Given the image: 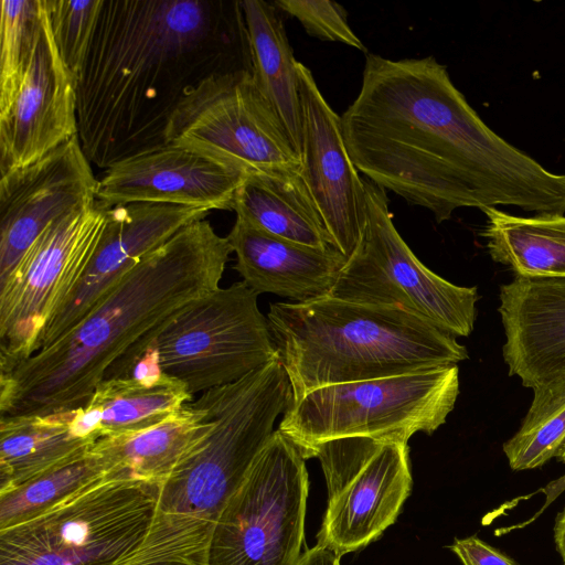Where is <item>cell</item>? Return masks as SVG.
<instances>
[{"instance_id":"6da1fadb","label":"cell","mask_w":565,"mask_h":565,"mask_svg":"<svg viewBox=\"0 0 565 565\" xmlns=\"http://www.w3.org/2000/svg\"><path fill=\"white\" fill-rule=\"evenodd\" d=\"M341 128L366 180L427 209L438 223L460 207L565 214V174L491 130L433 56L366 54L361 89Z\"/></svg>"},{"instance_id":"7a4b0ae2","label":"cell","mask_w":565,"mask_h":565,"mask_svg":"<svg viewBox=\"0 0 565 565\" xmlns=\"http://www.w3.org/2000/svg\"><path fill=\"white\" fill-rule=\"evenodd\" d=\"M253 72L241 1L104 0L77 79L83 151L99 168L164 142L203 79Z\"/></svg>"},{"instance_id":"3957f363","label":"cell","mask_w":565,"mask_h":565,"mask_svg":"<svg viewBox=\"0 0 565 565\" xmlns=\"http://www.w3.org/2000/svg\"><path fill=\"white\" fill-rule=\"evenodd\" d=\"M232 252L204 218L181 228L56 341L0 373V416L72 412L102 381L130 375L177 311L220 287Z\"/></svg>"},{"instance_id":"277c9868","label":"cell","mask_w":565,"mask_h":565,"mask_svg":"<svg viewBox=\"0 0 565 565\" xmlns=\"http://www.w3.org/2000/svg\"><path fill=\"white\" fill-rule=\"evenodd\" d=\"M193 403L214 426L160 484L147 537L122 565H207L215 525L291 406L292 390L276 358Z\"/></svg>"},{"instance_id":"5b68a950","label":"cell","mask_w":565,"mask_h":565,"mask_svg":"<svg viewBox=\"0 0 565 565\" xmlns=\"http://www.w3.org/2000/svg\"><path fill=\"white\" fill-rule=\"evenodd\" d=\"M267 319L292 403L323 386L424 372L468 359L456 337L397 308L324 296L275 302Z\"/></svg>"},{"instance_id":"8992f818","label":"cell","mask_w":565,"mask_h":565,"mask_svg":"<svg viewBox=\"0 0 565 565\" xmlns=\"http://www.w3.org/2000/svg\"><path fill=\"white\" fill-rule=\"evenodd\" d=\"M159 487L105 476L45 513L0 530V565H122L147 537Z\"/></svg>"},{"instance_id":"52a82bcc","label":"cell","mask_w":565,"mask_h":565,"mask_svg":"<svg viewBox=\"0 0 565 565\" xmlns=\"http://www.w3.org/2000/svg\"><path fill=\"white\" fill-rule=\"evenodd\" d=\"M459 395L458 365L424 372L328 385L292 403L278 429L302 456L333 439L367 437L405 440L431 435L454 409Z\"/></svg>"},{"instance_id":"ba28073f","label":"cell","mask_w":565,"mask_h":565,"mask_svg":"<svg viewBox=\"0 0 565 565\" xmlns=\"http://www.w3.org/2000/svg\"><path fill=\"white\" fill-rule=\"evenodd\" d=\"M366 223L362 238L328 296L402 309L454 337H468L476 320V287L433 273L396 231L385 190L364 179Z\"/></svg>"},{"instance_id":"9c48e42d","label":"cell","mask_w":565,"mask_h":565,"mask_svg":"<svg viewBox=\"0 0 565 565\" xmlns=\"http://www.w3.org/2000/svg\"><path fill=\"white\" fill-rule=\"evenodd\" d=\"M257 297L242 280L177 311L149 344L161 371L194 396L232 384L276 359L279 354Z\"/></svg>"},{"instance_id":"30bf717a","label":"cell","mask_w":565,"mask_h":565,"mask_svg":"<svg viewBox=\"0 0 565 565\" xmlns=\"http://www.w3.org/2000/svg\"><path fill=\"white\" fill-rule=\"evenodd\" d=\"M299 447L276 429L222 512L207 565H298L308 472Z\"/></svg>"},{"instance_id":"8fae6325","label":"cell","mask_w":565,"mask_h":565,"mask_svg":"<svg viewBox=\"0 0 565 565\" xmlns=\"http://www.w3.org/2000/svg\"><path fill=\"white\" fill-rule=\"evenodd\" d=\"M163 137L246 175L301 168L284 124L248 71L203 79L178 104Z\"/></svg>"},{"instance_id":"7c38bea8","label":"cell","mask_w":565,"mask_h":565,"mask_svg":"<svg viewBox=\"0 0 565 565\" xmlns=\"http://www.w3.org/2000/svg\"><path fill=\"white\" fill-rule=\"evenodd\" d=\"M106 212L94 201L57 218L0 282V373L38 351L47 323L96 250Z\"/></svg>"},{"instance_id":"4fadbf2b","label":"cell","mask_w":565,"mask_h":565,"mask_svg":"<svg viewBox=\"0 0 565 565\" xmlns=\"http://www.w3.org/2000/svg\"><path fill=\"white\" fill-rule=\"evenodd\" d=\"M408 441L350 437L303 454L319 459L328 508L318 543L339 557L376 540L393 524L412 488Z\"/></svg>"},{"instance_id":"5bb4252c","label":"cell","mask_w":565,"mask_h":565,"mask_svg":"<svg viewBox=\"0 0 565 565\" xmlns=\"http://www.w3.org/2000/svg\"><path fill=\"white\" fill-rule=\"evenodd\" d=\"M98 179L78 135L0 178V282L54 221L96 201Z\"/></svg>"},{"instance_id":"9a60e30c","label":"cell","mask_w":565,"mask_h":565,"mask_svg":"<svg viewBox=\"0 0 565 565\" xmlns=\"http://www.w3.org/2000/svg\"><path fill=\"white\" fill-rule=\"evenodd\" d=\"M297 72L302 110L300 174L333 248L349 258L366 223L364 179L348 153L341 117L324 99L310 70L298 62Z\"/></svg>"},{"instance_id":"2e32d148","label":"cell","mask_w":565,"mask_h":565,"mask_svg":"<svg viewBox=\"0 0 565 565\" xmlns=\"http://www.w3.org/2000/svg\"><path fill=\"white\" fill-rule=\"evenodd\" d=\"M247 175L199 152L163 142L108 167L96 202L106 209L135 202L232 210Z\"/></svg>"},{"instance_id":"e0dca14e","label":"cell","mask_w":565,"mask_h":565,"mask_svg":"<svg viewBox=\"0 0 565 565\" xmlns=\"http://www.w3.org/2000/svg\"><path fill=\"white\" fill-rule=\"evenodd\" d=\"M209 212L202 207L152 202L107 209L96 250L81 281L47 323L38 351L75 326L141 258Z\"/></svg>"},{"instance_id":"ac0fdd59","label":"cell","mask_w":565,"mask_h":565,"mask_svg":"<svg viewBox=\"0 0 565 565\" xmlns=\"http://www.w3.org/2000/svg\"><path fill=\"white\" fill-rule=\"evenodd\" d=\"M76 89V78L56 49L45 6L31 66L11 107L0 116V177L34 163L78 135Z\"/></svg>"},{"instance_id":"d6986e66","label":"cell","mask_w":565,"mask_h":565,"mask_svg":"<svg viewBox=\"0 0 565 565\" xmlns=\"http://www.w3.org/2000/svg\"><path fill=\"white\" fill-rule=\"evenodd\" d=\"M509 374L535 387L565 374V277H519L500 287Z\"/></svg>"},{"instance_id":"ffe728a7","label":"cell","mask_w":565,"mask_h":565,"mask_svg":"<svg viewBox=\"0 0 565 565\" xmlns=\"http://www.w3.org/2000/svg\"><path fill=\"white\" fill-rule=\"evenodd\" d=\"M226 237L236 255L234 268L252 290L294 302L328 296L348 259L333 247L301 245L266 233L237 216Z\"/></svg>"},{"instance_id":"44dd1931","label":"cell","mask_w":565,"mask_h":565,"mask_svg":"<svg viewBox=\"0 0 565 565\" xmlns=\"http://www.w3.org/2000/svg\"><path fill=\"white\" fill-rule=\"evenodd\" d=\"M194 401L188 387L164 374L157 352L148 347L127 376L102 381L89 401L74 411L72 428L84 438L99 439L150 428Z\"/></svg>"},{"instance_id":"7402d4cb","label":"cell","mask_w":565,"mask_h":565,"mask_svg":"<svg viewBox=\"0 0 565 565\" xmlns=\"http://www.w3.org/2000/svg\"><path fill=\"white\" fill-rule=\"evenodd\" d=\"M214 420L193 401L136 434L99 438L92 446L106 476L161 484L210 433Z\"/></svg>"},{"instance_id":"603a6c76","label":"cell","mask_w":565,"mask_h":565,"mask_svg":"<svg viewBox=\"0 0 565 565\" xmlns=\"http://www.w3.org/2000/svg\"><path fill=\"white\" fill-rule=\"evenodd\" d=\"M232 210L271 235L319 249L333 247L300 170L248 174L235 193Z\"/></svg>"},{"instance_id":"cb8c5ba5","label":"cell","mask_w":565,"mask_h":565,"mask_svg":"<svg viewBox=\"0 0 565 565\" xmlns=\"http://www.w3.org/2000/svg\"><path fill=\"white\" fill-rule=\"evenodd\" d=\"M241 6L249 39L254 81L284 124L300 159L302 110L298 61L294 57L284 21L274 3L243 0Z\"/></svg>"},{"instance_id":"d4e9b609","label":"cell","mask_w":565,"mask_h":565,"mask_svg":"<svg viewBox=\"0 0 565 565\" xmlns=\"http://www.w3.org/2000/svg\"><path fill=\"white\" fill-rule=\"evenodd\" d=\"M74 411L0 416V494L86 451L96 441L76 435Z\"/></svg>"},{"instance_id":"484cf974","label":"cell","mask_w":565,"mask_h":565,"mask_svg":"<svg viewBox=\"0 0 565 565\" xmlns=\"http://www.w3.org/2000/svg\"><path fill=\"white\" fill-rule=\"evenodd\" d=\"M480 233L492 260L519 277H565V214L519 216L487 206Z\"/></svg>"},{"instance_id":"4316f807","label":"cell","mask_w":565,"mask_h":565,"mask_svg":"<svg viewBox=\"0 0 565 565\" xmlns=\"http://www.w3.org/2000/svg\"><path fill=\"white\" fill-rule=\"evenodd\" d=\"M106 467L92 447L0 494V530L32 520L102 480Z\"/></svg>"},{"instance_id":"83f0119b","label":"cell","mask_w":565,"mask_h":565,"mask_svg":"<svg viewBox=\"0 0 565 565\" xmlns=\"http://www.w3.org/2000/svg\"><path fill=\"white\" fill-rule=\"evenodd\" d=\"M532 390L534 397L521 427L503 444L515 471L542 467L565 441V374Z\"/></svg>"},{"instance_id":"f1b7e54d","label":"cell","mask_w":565,"mask_h":565,"mask_svg":"<svg viewBox=\"0 0 565 565\" xmlns=\"http://www.w3.org/2000/svg\"><path fill=\"white\" fill-rule=\"evenodd\" d=\"M44 17V0L1 1L0 116L11 107L28 74Z\"/></svg>"},{"instance_id":"f546056e","label":"cell","mask_w":565,"mask_h":565,"mask_svg":"<svg viewBox=\"0 0 565 565\" xmlns=\"http://www.w3.org/2000/svg\"><path fill=\"white\" fill-rule=\"evenodd\" d=\"M104 0H45L52 35L76 82L81 75Z\"/></svg>"},{"instance_id":"4dcf8cb0","label":"cell","mask_w":565,"mask_h":565,"mask_svg":"<svg viewBox=\"0 0 565 565\" xmlns=\"http://www.w3.org/2000/svg\"><path fill=\"white\" fill-rule=\"evenodd\" d=\"M273 3L278 10L295 17L309 35L366 52L350 28L348 12L341 4L328 0H276Z\"/></svg>"},{"instance_id":"1f68e13d","label":"cell","mask_w":565,"mask_h":565,"mask_svg":"<svg viewBox=\"0 0 565 565\" xmlns=\"http://www.w3.org/2000/svg\"><path fill=\"white\" fill-rule=\"evenodd\" d=\"M450 550L463 565H518L512 558L477 536L456 539Z\"/></svg>"},{"instance_id":"d6a6232c","label":"cell","mask_w":565,"mask_h":565,"mask_svg":"<svg viewBox=\"0 0 565 565\" xmlns=\"http://www.w3.org/2000/svg\"><path fill=\"white\" fill-rule=\"evenodd\" d=\"M298 565H340V557L330 548L317 544L301 555Z\"/></svg>"},{"instance_id":"836d02e7","label":"cell","mask_w":565,"mask_h":565,"mask_svg":"<svg viewBox=\"0 0 565 565\" xmlns=\"http://www.w3.org/2000/svg\"><path fill=\"white\" fill-rule=\"evenodd\" d=\"M555 458H557L559 461L565 462V441L557 450ZM565 489V475L562 476L559 479L552 481L548 483L542 491L546 495V502L544 507H547L561 492ZM544 507L541 509V511L544 509Z\"/></svg>"},{"instance_id":"e575fe53","label":"cell","mask_w":565,"mask_h":565,"mask_svg":"<svg viewBox=\"0 0 565 565\" xmlns=\"http://www.w3.org/2000/svg\"><path fill=\"white\" fill-rule=\"evenodd\" d=\"M554 542L558 554L565 565V507L557 514L554 525Z\"/></svg>"}]
</instances>
